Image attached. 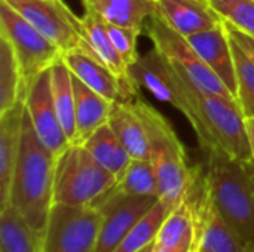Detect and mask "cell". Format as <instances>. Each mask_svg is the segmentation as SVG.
Masks as SVG:
<instances>
[{
	"label": "cell",
	"mask_w": 254,
	"mask_h": 252,
	"mask_svg": "<svg viewBox=\"0 0 254 252\" xmlns=\"http://www.w3.org/2000/svg\"><path fill=\"white\" fill-rule=\"evenodd\" d=\"M225 22L254 39V0H208Z\"/></svg>",
	"instance_id": "obj_30"
},
{
	"label": "cell",
	"mask_w": 254,
	"mask_h": 252,
	"mask_svg": "<svg viewBox=\"0 0 254 252\" xmlns=\"http://www.w3.org/2000/svg\"><path fill=\"white\" fill-rule=\"evenodd\" d=\"M104 24H106V30H107L115 48L118 49V52L121 53L124 61L129 67L132 64H135L140 58L137 43H138V37H140L141 31L115 25V24H109V22H104Z\"/></svg>",
	"instance_id": "obj_31"
},
{
	"label": "cell",
	"mask_w": 254,
	"mask_h": 252,
	"mask_svg": "<svg viewBox=\"0 0 254 252\" xmlns=\"http://www.w3.org/2000/svg\"><path fill=\"white\" fill-rule=\"evenodd\" d=\"M247 166H249V171H250V174H252V178H253V181H254V162L253 160L247 162Z\"/></svg>",
	"instance_id": "obj_36"
},
{
	"label": "cell",
	"mask_w": 254,
	"mask_h": 252,
	"mask_svg": "<svg viewBox=\"0 0 254 252\" xmlns=\"http://www.w3.org/2000/svg\"><path fill=\"white\" fill-rule=\"evenodd\" d=\"M57 156L39 140L27 111H24L19 151L12 175L9 202L24 221L43 235L54 206Z\"/></svg>",
	"instance_id": "obj_2"
},
{
	"label": "cell",
	"mask_w": 254,
	"mask_h": 252,
	"mask_svg": "<svg viewBox=\"0 0 254 252\" xmlns=\"http://www.w3.org/2000/svg\"><path fill=\"white\" fill-rule=\"evenodd\" d=\"M73 74V73H71ZM74 98H76V135L71 144H83L100 126L109 123V117L115 102L88 88L73 74Z\"/></svg>",
	"instance_id": "obj_18"
},
{
	"label": "cell",
	"mask_w": 254,
	"mask_h": 252,
	"mask_svg": "<svg viewBox=\"0 0 254 252\" xmlns=\"http://www.w3.org/2000/svg\"><path fill=\"white\" fill-rule=\"evenodd\" d=\"M159 198L131 196L115 187L95 203L101 212V227L95 252H115L128 232L156 205Z\"/></svg>",
	"instance_id": "obj_11"
},
{
	"label": "cell",
	"mask_w": 254,
	"mask_h": 252,
	"mask_svg": "<svg viewBox=\"0 0 254 252\" xmlns=\"http://www.w3.org/2000/svg\"><path fill=\"white\" fill-rule=\"evenodd\" d=\"M246 252H254V247H247Z\"/></svg>",
	"instance_id": "obj_38"
},
{
	"label": "cell",
	"mask_w": 254,
	"mask_h": 252,
	"mask_svg": "<svg viewBox=\"0 0 254 252\" xmlns=\"http://www.w3.org/2000/svg\"><path fill=\"white\" fill-rule=\"evenodd\" d=\"M24 105L39 140L58 157L70 146V140L60 122L55 108L51 68L37 77L25 98Z\"/></svg>",
	"instance_id": "obj_12"
},
{
	"label": "cell",
	"mask_w": 254,
	"mask_h": 252,
	"mask_svg": "<svg viewBox=\"0 0 254 252\" xmlns=\"http://www.w3.org/2000/svg\"><path fill=\"white\" fill-rule=\"evenodd\" d=\"M246 123H247L249 143H250V149H252V156H253V162H254V119H246Z\"/></svg>",
	"instance_id": "obj_33"
},
{
	"label": "cell",
	"mask_w": 254,
	"mask_h": 252,
	"mask_svg": "<svg viewBox=\"0 0 254 252\" xmlns=\"http://www.w3.org/2000/svg\"><path fill=\"white\" fill-rule=\"evenodd\" d=\"M202 1H207V3H208V0H202Z\"/></svg>",
	"instance_id": "obj_39"
},
{
	"label": "cell",
	"mask_w": 254,
	"mask_h": 252,
	"mask_svg": "<svg viewBox=\"0 0 254 252\" xmlns=\"http://www.w3.org/2000/svg\"><path fill=\"white\" fill-rule=\"evenodd\" d=\"M25 105L19 101L15 107L0 114V208L9 202L12 175L19 151Z\"/></svg>",
	"instance_id": "obj_17"
},
{
	"label": "cell",
	"mask_w": 254,
	"mask_h": 252,
	"mask_svg": "<svg viewBox=\"0 0 254 252\" xmlns=\"http://www.w3.org/2000/svg\"><path fill=\"white\" fill-rule=\"evenodd\" d=\"M167 64L179 97L174 108L192 125L202 151L217 147L241 162L253 160L246 116L238 101L199 91L168 61Z\"/></svg>",
	"instance_id": "obj_1"
},
{
	"label": "cell",
	"mask_w": 254,
	"mask_h": 252,
	"mask_svg": "<svg viewBox=\"0 0 254 252\" xmlns=\"http://www.w3.org/2000/svg\"><path fill=\"white\" fill-rule=\"evenodd\" d=\"M195 227H196V230H195V239H193V244H192L189 252H204L202 251V244H201V233H199V229H198L196 223H195Z\"/></svg>",
	"instance_id": "obj_34"
},
{
	"label": "cell",
	"mask_w": 254,
	"mask_h": 252,
	"mask_svg": "<svg viewBox=\"0 0 254 252\" xmlns=\"http://www.w3.org/2000/svg\"><path fill=\"white\" fill-rule=\"evenodd\" d=\"M195 217L185 196V199L168 212L155 244L171 251L189 252L195 239Z\"/></svg>",
	"instance_id": "obj_22"
},
{
	"label": "cell",
	"mask_w": 254,
	"mask_h": 252,
	"mask_svg": "<svg viewBox=\"0 0 254 252\" xmlns=\"http://www.w3.org/2000/svg\"><path fill=\"white\" fill-rule=\"evenodd\" d=\"M85 10L94 12L104 22L143 31L146 21L156 10V0H82Z\"/></svg>",
	"instance_id": "obj_20"
},
{
	"label": "cell",
	"mask_w": 254,
	"mask_h": 252,
	"mask_svg": "<svg viewBox=\"0 0 254 252\" xmlns=\"http://www.w3.org/2000/svg\"><path fill=\"white\" fill-rule=\"evenodd\" d=\"M192 48L198 52L208 68L223 82L237 98V73L232 52V42L223 21L220 25L188 37Z\"/></svg>",
	"instance_id": "obj_13"
},
{
	"label": "cell",
	"mask_w": 254,
	"mask_h": 252,
	"mask_svg": "<svg viewBox=\"0 0 254 252\" xmlns=\"http://www.w3.org/2000/svg\"><path fill=\"white\" fill-rule=\"evenodd\" d=\"M51 80H52V95H54L55 108L60 122L71 144L76 135V117H74L76 98H74L73 74L63 58L51 67Z\"/></svg>",
	"instance_id": "obj_25"
},
{
	"label": "cell",
	"mask_w": 254,
	"mask_h": 252,
	"mask_svg": "<svg viewBox=\"0 0 254 252\" xmlns=\"http://www.w3.org/2000/svg\"><path fill=\"white\" fill-rule=\"evenodd\" d=\"M226 27H228V31H229V34L253 56L254 59V39L253 37H250V36H247V34H244L243 31H240V30H237V28H234L232 25H229L228 22H226Z\"/></svg>",
	"instance_id": "obj_32"
},
{
	"label": "cell",
	"mask_w": 254,
	"mask_h": 252,
	"mask_svg": "<svg viewBox=\"0 0 254 252\" xmlns=\"http://www.w3.org/2000/svg\"><path fill=\"white\" fill-rule=\"evenodd\" d=\"M153 247H155V242H153V244H150V245H147L146 248L140 250L138 252H152V251H153Z\"/></svg>",
	"instance_id": "obj_37"
},
{
	"label": "cell",
	"mask_w": 254,
	"mask_h": 252,
	"mask_svg": "<svg viewBox=\"0 0 254 252\" xmlns=\"http://www.w3.org/2000/svg\"><path fill=\"white\" fill-rule=\"evenodd\" d=\"M27 19L42 36L54 43L63 55L85 52L94 58L85 37L82 16H77L64 0H3Z\"/></svg>",
	"instance_id": "obj_8"
},
{
	"label": "cell",
	"mask_w": 254,
	"mask_h": 252,
	"mask_svg": "<svg viewBox=\"0 0 254 252\" xmlns=\"http://www.w3.org/2000/svg\"><path fill=\"white\" fill-rule=\"evenodd\" d=\"M146 33L162 56L199 91L216 94L228 98H235L223 82L208 68L198 52L192 48L188 37L173 30L155 10L144 24ZM237 100V98H235Z\"/></svg>",
	"instance_id": "obj_7"
},
{
	"label": "cell",
	"mask_w": 254,
	"mask_h": 252,
	"mask_svg": "<svg viewBox=\"0 0 254 252\" xmlns=\"http://www.w3.org/2000/svg\"><path fill=\"white\" fill-rule=\"evenodd\" d=\"M118 183L82 144H70L57 159L54 203L92 205Z\"/></svg>",
	"instance_id": "obj_5"
},
{
	"label": "cell",
	"mask_w": 254,
	"mask_h": 252,
	"mask_svg": "<svg viewBox=\"0 0 254 252\" xmlns=\"http://www.w3.org/2000/svg\"><path fill=\"white\" fill-rule=\"evenodd\" d=\"M204 153L202 169L217 209L246 247H254V181L247 162L217 147Z\"/></svg>",
	"instance_id": "obj_4"
},
{
	"label": "cell",
	"mask_w": 254,
	"mask_h": 252,
	"mask_svg": "<svg viewBox=\"0 0 254 252\" xmlns=\"http://www.w3.org/2000/svg\"><path fill=\"white\" fill-rule=\"evenodd\" d=\"M63 59L79 80L115 104L129 101L138 95L129 91L103 62L85 52H68L63 55Z\"/></svg>",
	"instance_id": "obj_15"
},
{
	"label": "cell",
	"mask_w": 254,
	"mask_h": 252,
	"mask_svg": "<svg viewBox=\"0 0 254 252\" xmlns=\"http://www.w3.org/2000/svg\"><path fill=\"white\" fill-rule=\"evenodd\" d=\"M92 157L109 172H112L118 180L127 171L132 157L119 141L109 123L100 126L89 138L82 144Z\"/></svg>",
	"instance_id": "obj_23"
},
{
	"label": "cell",
	"mask_w": 254,
	"mask_h": 252,
	"mask_svg": "<svg viewBox=\"0 0 254 252\" xmlns=\"http://www.w3.org/2000/svg\"><path fill=\"white\" fill-rule=\"evenodd\" d=\"M21 101V74L9 40L0 34V114ZM24 102V101H22Z\"/></svg>",
	"instance_id": "obj_26"
},
{
	"label": "cell",
	"mask_w": 254,
	"mask_h": 252,
	"mask_svg": "<svg viewBox=\"0 0 254 252\" xmlns=\"http://www.w3.org/2000/svg\"><path fill=\"white\" fill-rule=\"evenodd\" d=\"M231 42L237 73V101L246 119H254V59L232 36Z\"/></svg>",
	"instance_id": "obj_29"
},
{
	"label": "cell",
	"mask_w": 254,
	"mask_h": 252,
	"mask_svg": "<svg viewBox=\"0 0 254 252\" xmlns=\"http://www.w3.org/2000/svg\"><path fill=\"white\" fill-rule=\"evenodd\" d=\"M82 24L94 58L103 62L129 91L138 94V85L129 73V65L124 61V58L115 48L106 30L104 21L94 12L85 10V15L82 16Z\"/></svg>",
	"instance_id": "obj_16"
},
{
	"label": "cell",
	"mask_w": 254,
	"mask_h": 252,
	"mask_svg": "<svg viewBox=\"0 0 254 252\" xmlns=\"http://www.w3.org/2000/svg\"><path fill=\"white\" fill-rule=\"evenodd\" d=\"M186 199L201 233L204 252H246L247 247L217 209L202 166H195Z\"/></svg>",
	"instance_id": "obj_10"
},
{
	"label": "cell",
	"mask_w": 254,
	"mask_h": 252,
	"mask_svg": "<svg viewBox=\"0 0 254 252\" xmlns=\"http://www.w3.org/2000/svg\"><path fill=\"white\" fill-rule=\"evenodd\" d=\"M131 104L146 128L150 162L153 163L158 178L159 201L170 212L185 199L195 166L192 168L189 165L182 140L162 113L138 95L131 100Z\"/></svg>",
	"instance_id": "obj_3"
},
{
	"label": "cell",
	"mask_w": 254,
	"mask_h": 252,
	"mask_svg": "<svg viewBox=\"0 0 254 252\" xmlns=\"http://www.w3.org/2000/svg\"><path fill=\"white\" fill-rule=\"evenodd\" d=\"M0 34L13 49L21 74V101L25 102L37 77L58 62L63 53L3 0H0Z\"/></svg>",
	"instance_id": "obj_6"
},
{
	"label": "cell",
	"mask_w": 254,
	"mask_h": 252,
	"mask_svg": "<svg viewBox=\"0 0 254 252\" xmlns=\"http://www.w3.org/2000/svg\"><path fill=\"white\" fill-rule=\"evenodd\" d=\"M115 189L131 196L159 198L158 178L153 163L144 159H132L124 175L118 180Z\"/></svg>",
	"instance_id": "obj_28"
},
{
	"label": "cell",
	"mask_w": 254,
	"mask_h": 252,
	"mask_svg": "<svg viewBox=\"0 0 254 252\" xmlns=\"http://www.w3.org/2000/svg\"><path fill=\"white\" fill-rule=\"evenodd\" d=\"M152 252H176V251H171V250L162 248V247H159V245H156V244H155V247H153V251Z\"/></svg>",
	"instance_id": "obj_35"
},
{
	"label": "cell",
	"mask_w": 254,
	"mask_h": 252,
	"mask_svg": "<svg viewBox=\"0 0 254 252\" xmlns=\"http://www.w3.org/2000/svg\"><path fill=\"white\" fill-rule=\"evenodd\" d=\"M109 125L132 159L150 160V147L146 128L134 110L131 100L116 102L112 108Z\"/></svg>",
	"instance_id": "obj_21"
},
{
	"label": "cell",
	"mask_w": 254,
	"mask_h": 252,
	"mask_svg": "<svg viewBox=\"0 0 254 252\" xmlns=\"http://www.w3.org/2000/svg\"><path fill=\"white\" fill-rule=\"evenodd\" d=\"M129 73L138 88L147 89L158 101L171 104L177 102L176 86L170 73L167 59L158 49H150L147 53L138 58L135 64L129 67Z\"/></svg>",
	"instance_id": "obj_19"
},
{
	"label": "cell",
	"mask_w": 254,
	"mask_h": 252,
	"mask_svg": "<svg viewBox=\"0 0 254 252\" xmlns=\"http://www.w3.org/2000/svg\"><path fill=\"white\" fill-rule=\"evenodd\" d=\"M0 252H42V236L10 205L0 208Z\"/></svg>",
	"instance_id": "obj_24"
},
{
	"label": "cell",
	"mask_w": 254,
	"mask_h": 252,
	"mask_svg": "<svg viewBox=\"0 0 254 252\" xmlns=\"http://www.w3.org/2000/svg\"><path fill=\"white\" fill-rule=\"evenodd\" d=\"M167 215L168 208L161 201H158L156 205L128 232L115 252H138L153 244Z\"/></svg>",
	"instance_id": "obj_27"
},
{
	"label": "cell",
	"mask_w": 254,
	"mask_h": 252,
	"mask_svg": "<svg viewBox=\"0 0 254 252\" xmlns=\"http://www.w3.org/2000/svg\"><path fill=\"white\" fill-rule=\"evenodd\" d=\"M100 227L101 212L95 205L54 203L42 235V252H95Z\"/></svg>",
	"instance_id": "obj_9"
},
{
	"label": "cell",
	"mask_w": 254,
	"mask_h": 252,
	"mask_svg": "<svg viewBox=\"0 0 254 252\" xmlns=\"http://www.w3.org/2000/svg\"><path fill=\"white\" fill-rule=\"evenodd\" d=\"M156 13L185 37L214 28L223 18L202 0H156Z\"/></svg>",
	"instance_id": "obj_14"
}]
</instances>
